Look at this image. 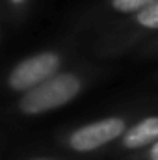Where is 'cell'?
I'll return each mask as SVG.
<instances>
[{"mask_svg":"<svg viewBox=\"0 0 158 160\" xmlns=\"http://www.w3.org/2000/svg\"><path fill=\"white\" fill-rule=\"evenodd\" d=\"M82 82L73 73H58L39 86L24 91L22 99L19 101L21 112L28 116H37L43 112L56 110L60 106H65L69 101H73L78 95Z\"/></svg>","mask_w":158,"mask_h":160,"instance_id":"1","label":"cell"},{"mask_svg":"<svg viewBox=\"0 0 158 160\" xmlns=\"http://www.w3.org/2000/svg\"><path fill=\"white\" fill-rule=\"evenodd\" d=\"M60 63H62V58L58 52L45 50V52L32 54L11 69L7 77V84L13 91H28L39 86L47 78L54 77L56 71L60 69Z\"/></svg>","mask_w":158,"mask_h":160,"instance_id":"2","label":"cell"},{"mask_svg":"<svg viewBox=\"0 0 158 160\" xmlns=\"http://www.w3.org/2000/svg\"><path fill=\"white\" fill-rule=\"evenodd\" d=\"M125 132H126V127H125L123 119L106 118V119L95 121V123H89V125L77 128L69 136V145H71V149H75L78 153H89V151H95V149L114 142Z\"/></svg>","mask_w":158,"mask_h":160,"instance_id":"3","label":"cell"},{"mask_svg":"<svg viewBox=\"0 0 158 160\" xmlns=\"http://www.w3.org/2000/svg\"><path fill=\"white\" fill-rule=\"evenodd\" d=\"M158 140V116L145 118L123 134V145L126 149H140Z\"/></svg>","mask_w":158,"mask_h":160,"instance_id":"4","label":"cell"},{"mask_svg":"<svg viewBox=\"0 0 158 160\" xmlns=\"http://www.w3.org/2000/svg\"><path fill=\"white\" fill-rule=\"evenodd\" d=\"M136 22L145 28V30H158V0L151 2L147 8H143L141 11L134 13Z\"/></svg>","mask_w":158,"mask_h":160,"instance_id":"5","label":"cell"},{"mask_svg":"<svg viewBox=\"0 0 158 160\" xmlns=\"http://www.w3.org/2000/svg\"><path fill=\"white\" fill-rule=\"evenodd\" d=\"M155 0H110L112 9L117 13H138Z\"/></svg>","mask_w":158,"mask_h":160,"instance_id":"6","label":"cell"},{"mask_svg":"<svg viewBox=\"0 0 158 160\" xmlns=\"http://www.w3.org/2000/svg\"><path fill=\"white\" fill-rule=\"evenodd\" d=\"M149 158L151 160H158V140L153 143V147H151V151H149Z\"/></svg>","mask_w":158,"mask_h":160,"instance_id":"7","label":"cell"},{"mask_svg":"<svg viewBox=\"0 0 158 160\" xmlns=\"http://www.w3.org/2000/svg\"><path fill=\"white\" fill-rule=\"evenodd\" d=\"M7 2H9V4H11L13 8H19V6H24V4H26L28 0H7Z\"/></svg>","mask_w":158,"mask_h":160,"instance_id":"8","label":"cell"}]
</instances>
